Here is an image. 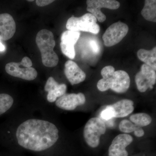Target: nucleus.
I'll use <instances>...</instances> for the list:
<instances>
[{"label":"nucleus","instance_id":"f257e3e1","mask_svg":"<svg viewBox=\"0 0 156 156\" xmlns=\"http://www.w3.org/2000/svg\"><path fill=\"white\" fill-rule=\"evenodd\" d=\"M16 136L20 145L35 151L50 148L59 137L58 128L53 123L37 119L27 120L20 124Z\"/></svg>","mask_w":156,"mask_h":156},{"label":"nucleus","instance_id":"f03ea898","mask_svg":"<svg viewBox=\"0 0 156 156\" xmlns=\"http://www.w3.org/2000/svg\"><path fill=\"white\" fill-rule=\"evenodd\" d=\"M102 79L98 82V89L101 92L109 89L117 93H125L130 87L131 80L128 73L125 71H115L114 67L107 66L101 72Z\"/></svg>","mask_w":156,"mask_h":156},{"label":"nucleus","instance_id":"7ed1b4c3","mask_svg":"<svg viewBox=\"0 0 156 156\" xmlns=\"http://www.w3.org/2000/svg\"><path fill=\"white\" fill-rule=\"evenodd\" d=\"M36 42L41 54L43 64L48 67L57 66L59 58L54 51L56 42L53 33L47 29L39 31L36 37Z\"/></svg>","mask_w":156,"mask_h":156},{"label":"nucleus","instance_id":"20e7f679","mask_svg":"<svg viewBox=\"0 0 156 156\" xmlns=\"http://www.w3.org/2000/svg\"><path fill=\"white\" fill-rule=\"evenodd\" d=\"M32 65L30 58L26 56L20 62H9L6 65L5 69L7 73L12 76L32 81L37 78L38 74L36 70L32 67Z\"/></svg>","mask_w":156,"mask_h":156},{"label":"nucleus","instance_id":"39448f33","mask_svg":"<svg viewBox=\"0 0 156 156\" xmlns=\"http://www.w3.org/2000/svg\"><path fill=\"white\" fill-rule=\"evenodd\" d=\"M97 21L92 14L87 13L80 17H70L66 22V27L68 30L98 34L100 31V27Z\"/></svg>","mask_w":156,"mask_h":156},{"label":"nucleus","instance_id":"423d86ee","mask_svg":"<svg viewBox=\"0 0 156 156\" xmlns=\"http://www.w3.org/2000/svg\"><path fill=\"white\" fill-rule=\"evenodd\" d=\"M105 124L98 118H92L87 122L84 127L83 136L89 147H97L100 144V137L106 131Z\"/></svg>","mask_w":156,"mask_h":156},{"label":"nucleus","instance_id":"0eeeda50","mask_svg":"<svg viewBox=\"0 0 156 156\" xmlns=\"http://www.w3.org/2000/svg\"><path fill=\"white\" fill-rule=\"evenodd\" d=\"M128 30V26L124 23L119 21L113 23L102 36L105 45L111 47L119 44L126 36Z\"/></svg>","mask_w":156,"mask_h":156},{"label":"nucleus","instance_id":"6e6552de","mask_svg":"<svg viewBox=\"0 0 156 156\" xmlns=\"http://www.w3.org/2000/svg\"><path fill=\"white\" fill-rule=\"evenodd\" d=\"M135 81L140 92H144L149 88L152 89L156 84V70L145 64H143L140 70L136 74Z\"/></svg>","mask_w":156,"mask_h":156},{"label":"nucleus","instance_id":"1a4fd4ad","mask_svg":"<svg viewBox=\"0 0 156 156\" xmlns=\"http://www.w3.org/2000/svg\"><path fill=\"white\" fill-rule=\"evenodd\" d=\"M87 11L90 12L99 22H104L106 17L101 11V8L116 10L120 6V3L115 0H87Z\"/></svg>","mask_w":156,"mask_h":156},{"label":"nucleus","instance_id":"9d476101","mask_svg":"<svg viewBox=\"0 0 156 156\" xmlns=\"http://www.w3.org/2000/svg\"><path fill=\"white\" fill-rule=\"evenodd\" d=\"M80 36V32L69 30L65 31L62 34L60 44L62 52L70 59H74L75 57V45Z\"/></svg>","mask_w":156,"mask_h":156},{"label":"nucleus","instance_id":"9b49d317","mask_svg":"<svg viewBox=\"0 0 156 156\" xmlns=\"http://www.w3.org/2000/svg\"><path fill=\"white\" fill-rule=\"evenodd\" d=\"M86 101L85 95L80 92L78 94H65L56 101L57 107L65 110L72 111L80 105H83Z\"/></svg>","mask_w":156,"mask_h":156},{"label":"nucleus","instance_id":"f8f14e48","mask_svg":"<svg viewBox=\"0 0 156 156\" xmlns=\"http://www.w3.org/2000/svg\"><path fill=\"white\" fill-rule=\"evenodd\" d=\"M132 136L127 134L117 135L108 149V156H128L126 148L133 142Z\"/></svg>","mask_w":156,"mask_h":156},{"label":"nucleus","instance_id":"ddd939ff","mask_svg":"<svg viewBox=\"0 0 156 156\" xmlns=\"http://www.w3.org/2000/svg\"><path fill=\"white\" fill-rule=\"evenodd\" d=\"M16 23L13 17L8 13L0 14V40L8 41L14 36Z\"/></svg>","mask_w":156,"mask_h":156},{"label":"nucleus","instance_id":"4468645a","mask_svg":"<svg viewBox=\"0 0 156 156\" xmlns=\"http://www.w3.org/2000/svg\"><path fill=\"white\" fill-rule=\"evenodd\" d=\"M64 73L72 85H76L83 82L86 74L75 62L68 60L65 64Z\"/></svg>","mask_w":156,"mask_h":156},{"label":"nucleus","instance_id":"2eb2a0df","mask_svg":"<svg viewBox=\"0 0 156 156\" xmlns=\"http://www.w3.org/2000/svg\"><path fill=\"white\" fill-rule=\"evenodd\" d=\"M44 90L48 92L47 100L50 102H54L58 98L65 94L67 87L65 84H59L52 77H50L46 82Z\"/></svg>","mask_w":156,"mask_h":156},{"label":"nucleus","instance_id":"dca6fc26","mask_svg":"<svg viewBox=\"0 0 156 156\" xmlns=\"http://www.w3.org/2000/svg\"><path fill=\"white\" fill-rule=\"evenodd\" d=\"M134 104L132 100L125 99L119 101L108 106L113 111L114 118H124L134 111Z\"/></svg>","mask_w":156,"mask_h":156},{"label":"nucleus","instance_id":"f3484780","mask_svg":"<svg viewBox=\"0 0 156 156\" xmlns=\"http://www.w3.org/2000/svg\"><path fill=\"white\" fill-rule=\"evenodd\" d=\"M137 56L140 60L144 64L156 70V48L151 50L141 49L137 52Z\"/></svg>","mask_w":156,"mask_h":156},{"label":"nucleus","instance_id":"a211bd4d","mask_svg":"<svg viewBox=\"0 0 156 156\" xmlns=\"http://www.w3.org/2000/svg\"><path fill=\"white\" fill-rule=\"evenodd\" d=\"M144 18L151 22H156V1L145 0L144 5L141 11Z\"/></svg>","mask_w":156,"mask_h":156},{"label":"nucleus","instance_id":"6ab92c4d","mask_svg":"<svg viewBox=\"0 0 156 156\" xmlns=\"http://www.w3.org/2000/svg\"><path fill=\"white\" fill-rule=\"evenodd\" d=\"M130 120L138 127H145L151 123L152 118L149 115L144 113H139L131 115Z\"/></svg>","mask_w":156,"mask_h":156},{"label":"nucleus","instance_id":"aec40b11","mask_svg":"<svg viewBox=\"0 0 156 156\" xmlns=\"http://www.w3.org/2000/svg\"><path fill=\"white\" fill-rule=\"evenodd\" d=\"M14 101L13 98L9 94H0V115L8 111L12 107Z\"/></svg>","mask_w":156,"mask_h":156},{"label":"nucleus","instance_id":"412c9836","mask_svg":"<svg viewBox=\"0 0 156 156\" xmlns=\"http://www.w3.org/2000/svg\"><path fill=\"white\" fill-rule=\"evenodd\" d=\"M139 128V127L133 124L129 120L126 119L121 121L119 125L120 131L124 134L131 133L136 131Z\"/></svg>","mask_w":156,"mask_h":156},{"label":"nucleus","instance_id":"4be33fe9","mask_svg":"<svg viewBox=\"0 0 156 156\" xmlns=\"http://www.w3.org/2000/svg\"><path fill=\"white\" fill-rule=\"evenodd\" d=\"M101 116L103 119L108 120L114 118V112L111 108L108 106L106 108L102 111L101 114Z\"/></svg>","mask_w":156,"mask_h":156},{"label":"nucleus","instance_id":"5701e85b","mask_svg":"<svg viewBox=\"0 0 156 156\" xmlns=\"http://www.w3.org/2000/svg\"><path fill=\"white\" fill-rule=\"evenodd\" d=\"M90 46L93 53L95 54H98L99 53V47L97 42L94 41H91L90 42Z\"/></svg>","mask_w":156,"mask_h":156},{"label":"nucleus","instance_id":"b1692460","mask_svg":"<svg viewBox=\"0 0 156 156\" xmlns=\"http://www.w3.org/2000/svg\"><path fill=\"white\" fill-rule=\"evenodd\" d=\"M53 0H37L36 3L37 5L39 7H44L54 2Z\"/></svg>","mask_w":156,"mask_h":156},{"label":"nucleus","instance_id":"393cba45","mask_svg":"<svg viewBox=\"0 0 156 156\" xmlns=\"http://www.w3.org/2000/svg\"><path fill=\"white\" fill-rule=\"evenodd\" d=\"M134 134L136 137H140L144 135V131L142 128L140 127L134 131Z\"/></svg>","mask_w":156,"mask_h":156},{"label":"nucleus","instance_id":"a878e982","mask_svg":"<svg viewBox=\"0 0 156 156\" xmlns=\"http://www.w3.org/2000/svg\"><path fill=\"white\" fill-rule=\"evenodd\" d=\"M5 49V46L3 45L1 41H0V52L4 51Z\"/></svg>","mask_w":156,"mask_h":156},{"label":"nucleus","instance_id":"bb28decb","mask_svg":"<svg viewBox=\"0 0 156 156\" xmlns=\"http://www.w3.org/2000/svg\"><path fill=\"white\" fill-rule=\"evenodd\" d=\"M28 1V2H34L33 0H31V1H30V0H28V1Z\"/></svg>","mask_w":156,"mask_h":156}]
</instances>
